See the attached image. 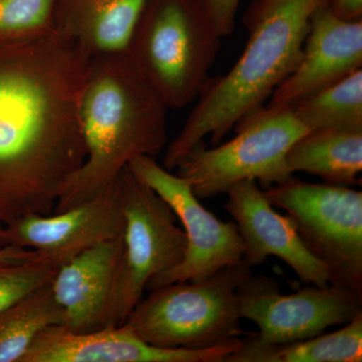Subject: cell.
Instances as JSON below:
<instances>
[{"label":"cell","mask_w":362,"mask_h":362,"mask_svg":"<svg viewBox=\"0 0 362 362\" xmlns=\"http://www.w3.org/2000/svg\"><path fill=\"white\" fill-rule=\"evenodd\" d=\"M90 56L59 32L0 45V223L49 214L84 163L78 101Z\"/></svg>","instance_id":"obj_1"},{"label":"cell","mask_w":362,"mask_h":362,"mask_svg":"<svg viewBox=\"0 0 362 362\" xmlns=\"http://www.w3.org/2000/svg\"><path fill=\"white\" fill-rule=\"evenodd\" d=\"M168 110L126 52L90 58L78 101L86 158L54 211L103 192L136 157L156 158L168 143Z\"/></svg>","instance_id":"obj_2"},{"label":"cell","mask_w":362,"mask_h":362,"mask_svg":"<svg viewBox=\"0 0 362 362\" xmlns=\"http://www.w3.org/2000/svg\"><path fill=\"white\" fill-rule=\"evenodd\" d=\"M328 0H252L244 16L250 37L226 76L209 78L197 105L168 147L163 168L180 162L209 136L213 146L245 117L264 107L299 64L312 16Z\"/></svg>","instance_id":"obj_3"},{"label":"cell","mask_w":362,"mask_h":362,"mask_svg":"<svg viewBox=\"0 0 362 362\" xmlns=\"http://www.w3.org/2000/svg\"><path fill=\"white\" fill-rule=\"evenodd\" d=\"M221 47L204 0H148L125 52L168 109H183L206 87Z\"/></svg>","instance_id":"obj_4"},{"label":"cell","mask_w":362,"mask_h":362,"mask_svg":"<svg viewBox=\"0 0 362 362\" xmlns=\"http://www.w3.org/2000/svg\"><path fill=\"white\" fill-rule=\"evenodd\" d=\"M251 269L243 259L199 280L151 290L123 325L161 349H204L239 337L238 289Z\"/></svg>","instance_id":"obj_5"},{"label":"cell","mask_w":362,"mask_h":362,"mask_svg":"<svg viewBox=\"0 0 362 362\" xmlns=\"http://www.w3.org/2000/svg\"><path fill=\"white\" fill-rule=\"evenodd\" d=\"M230 141L209 149L204 142L177 166L199 199L226 194L240 181L255 180L262 189L289 180L294 173L287 154L309 132L292 108L264 106L235 126Z\"/></svg>","instance_id":"obj_6"},{"label":"cell","mask_w":362,"mask_h":362,"mask_svg":"<svg viewBox=\"0 0 362 362\" xmlns=\"http://www.w3.org/2000/svg\"><path fill=\"white\" fill-rule=\"evenodd\" d=\"M287 213L314 256L327 267L330 285L362 295V192L291 176L263 189Z\"/></svg>","instance_id":"obj_7"},{"label":"cell","mask_w":362,"mask_h":362,"mask_svg":"<svg viewBox=\"0 0 362 362\" xmlns=\"http://www.w3.org/2000/svg\"><path fill=\"white\" fill-rule=\"evenodd\" d=\"M122 187L124 258L111 314V326H121L141 301L150 279L182 261L187 237L176 225L168 202L127 168L120 173Z\"/></svg>","instance_id":"obj_8"},{"label":"cell","mask_w":362,"mask_h":362,"mask_svg":"<svg viewBox=\"0 0 362 362\" xmlns=\"http://www.w3.org/2000/svg\"><path fill=\"white\" fill-rule=\"evenodd\" d=\"M128 168L168 202L182 223L187 237L182 261L175 268L150 279L146 290L199 280L243 261L244 243L235 223L218 220L207 211L185 178L159 165L154 157H136Z\"/></svg>","instance_id":"obj_9"},{"label":"cell","mask_w":362,"mask_h":362,"mask_svg":"<svg viewBox=\"0 0 362 362\" xmlns=\"http://www.w3.org/2000/svg\"><path fill=\"white\" fill-rule=\"evenodd\" d=\"M240 313L258 326L246 340L255 344H282L345 325L362 313V295L346 288H304L282 294L273 277L251 276L238 289Z\"/></svg>","instance_id":"obj_10"},{"label":"cell","mask_w":362,"mask_h":362,"mask_svg":"<svg viewBox=\"0 0 362 362\" xmlns=\"http://www.w3.org/2000/svg\"><path fill=\"white\" fill-rule=\"evenodd\" d=\"M120 175L101 194L56 214H28L6 225L0 247L33 250L61 267L100 243L124 235Z\"/></svg>","instance_id":"obj_11"},{"label":"cell","mask_w":362,"mask_h":362,"mask_svg":"<svg viewBox=\"0 0 362 362\" xmlns=\"http://www.w3.org/2000/svg\"><path fill=\"white\" fill-rule=\"evenodd\" d=\"M240 345L237 337L204 349H161L125 325L88 333L52 325L37 335L21 362H225Z\"/></svg>","instance_id":"obj_12"},{"label":"cell","mask_w":362,"mask_h":362,"mask_svg":"<svg viewBox=\"0 0 362 362\" xmlns=\"http://www.w3.org/2000/svg\"><path fill=\"white\" fill-rule=\"evenodd\" d=\"M226 194L225 209L235 220L244 243L243 259L247 265L252 268L265 263L268 257H277L305 284L330 285L327 267L306 247L292 218L274 209L257 181H240Z\"/></svg>","instance_id":"obj_13"},{"label":"cell","mask_w":362,"mask_h":362,"mask_svg":"<svg viewBox=\"0 0 362 362\" xmlns=\"http://www.w3.org/2000/svg\"><path fill=\"white\" fill-rule=\"evenodd\" d=\"M361 69L362 20H343L324 4L312 16L299 64L274 90L268 106L292 108Z\"/></svg>","instance_id":"obj_14"},{"label":"cell","mask_w":362,"mask_h":362,"mask_svg":"<svg viewBox=\"0 0 362 362\" xmlns=\"http://www.w3.org/2000/svg\"><path fill=\"white\" fill-rule=\"evenodd\" d=\"M124 251L123 235L86 250L59 267L51 287L66 329L88 333L111 326Z\"/></svg>","instance_id":"obj_15"},{"label":"cell","mask_w":362,"mask_h":362,"mask_svg":"<svg viewBox=\"0 0 362 362\" xmlns=\"http://www.w3.org/2000/svg\"><path fill=\"white\" fill-rule=\"evenodd\" d=\"M148 0H59V32L92 57L122 54Z\"/></svg>","instance_id":"obj_16"},{"label":"cell","mask_w":362,"mask_h":362,"mask_svg":"<svg viewBox=\"0 0 362 362\" xmlns=\"http://www.w3.org/2000/svg\"><path fill=\"white\" fill-rule=\"evenodd\" d=\"M292 173L303 171L327 185L352 187L361 183L362 131H310L295 142L287 154Z\"/></svg>","instance_id":"obj_17"},{"label":"cell","mask_w":362,"mask_h":362,"mask_svg":"<svg viewBox=\"0 0 362 362\" xmlns=\"http://www.w3.org/2000/svg\"><path fill=\"white\" fill-rule=\"evenodd\" d=\"M362 313L334 332L282 344L242 340L225 362H361Z\"/></svg>","instance_id":"obj_18"},{"label":"cell","mask_w":362,"mask_h":362,"mask_svg":"<svg viewBox=\"0 0 362 362\" xmlns=\"http://www.w3.org/2000/svg\"><path fill=\"white\" fill-rule=\"evenodd\" d=\"M63 323L51 283L11 305L0 312V362H21L42 330Z\"/></svg>","instance_id":"obj_19"},{"label":"cell","mask_w":362,"mask_h":362,"mask_svg":"<svg viewBox=\"0 0 362 362\" xmlns=\"http://www.w3.org/2000/svg\"><path fill=\"white\" fill-rule=\"evenodd\" d=\"M292 109L309 132L320 129L362 131V69L300 100Z\"/></svg>","instance_id":"obj_20"},{"label":"cell","mask_w":362,"mask_h":362,"mask_svg":"<svg viewBox=\"0 0 362 362\" xmlns=\"http://www.w3.org/2000/svg\"><path fill=\"white\" fill-rule=\"evenodd\" d=\"M59 0H0V45L25 44L59 32Z\"/></svg>","instance_id":"obj_21"},{"label":"cell","mask_w":362,"mask_h":362,"mask_svg":"<svg viewBox=\"0 0 362 362\" xmlns=\"http://www.w3.org/2000/svg\"><path fill=\"white\" fill-rule=\"evenodd\" d=\"M59 267L40 254L21 263L0 262V312L52 283Z\"/></svg>","instance_id":"obj_22"},{"label":"cell","mask_w":362,"mask_h":362,"mask_svg":"<svg viewBox=\"0 0 362 362\" xmlns=\"http://www.w3.org/2000/svg\"><path fill=\"white\" fill-rule=\"evenodd\" d=\"M214 28L221 39L233 35L240 0H204Z\"/></svg>","instance_id":"obj_23"},{"label":"cell","mask_w":362,"mask_h":362,"mask_svg":"<svg viewBox=\"0 0 362 362\" xmlns=\"http://www.w3.org/2000/svg\"><path fill=\"white\" fill-rule=\"evenodd\" d=\"M328 6L343 20H362V0H328Z\"/></svg>","instance_id":"obj_24"},{"label":"cell","mask_w":362,"mask_h":362,"mask_svg":"<svg viewBox=\"0 0 362 362\" xmlns=\"http://www.w3.org/2000/svg\"><path fill=\"white\" fill-rule=\"evenodd\" d=\"M33 250L16 246L0 247V262L2 263H21L39 257Z\"/></svg>","instance_id":"obj_25"},{"label":"cell","mask_w":362,"mask_h":362,"mask_svg":"<svg viewBox=\"0 0 362 362\" xmlns=\"http://www.w3.org/2000/svg\"><path fill=\"white\" fill-rule=\"evenodd\" d=\"M4 225H2L1 223H0V233H1L2 228H4Z\"/></svg>","instance_id":"obj_26"}]
</instances>
